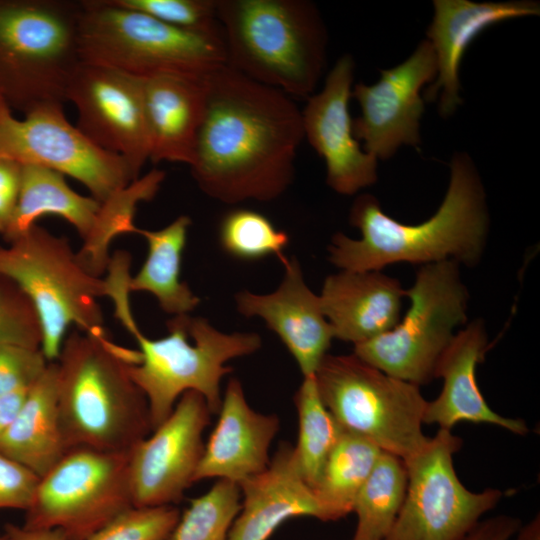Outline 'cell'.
<instances>
[{
  "mask_svg": "<svg viewBox=\"0 0 540 540\" xmlns=\"http://www.w3.org/2000/svg\"><path fill=\"white\" fill-rule=\"evenodd\" d=\"M303 139L302 111L290 96L225 65L206 79L189 167L200 190L217 201H272L292 184Z\"/></svg>",
  "mask_w": 540,
  "mask_h": 540,
  "instance_id": "1",
  "label": "cell"
},
{
  "mask_svg": "<svg viewBox=\"0 0 540 540\" xmlns=\"http://www.w3.org/2000/svg\"><path fill=\"white\" fill-rule=\"evenodd\" d=\"M450 170L441 205L433 216L415 225L388 216L373 195H359L349 222L359 229L361 238L336 233L328 246L329 261L346 271H381L395 263L477 264L489 231L484 187L468 155H454Z\"/></svg>",
  "mask_w": 540,
  "mask_h": 540,
  "instance_id": "2",
  "label": "cell"
},
{
  "mask_svg": "<svg viewBox=\"0 0 540 540\" xmlns=\"http://www.w3.org/2000/svg\"><path fill=\"white\" fill-rule=\"evenodd\" d=\"M139 350L107 334L74 330L66 335L57 367V408L67 449L129 452L152 431L147 399L128 373Z\"/></svg>",
  "mask_w": 540,
  "mask_h": 540,
  "instance_id": "3",
  "label": "cell"
},
{
  "mask_svg": "<svg viewBox=\"0 0 540 540\" xmlns=\"http://www.w3.org/2000/svg\"><path fill=\"white\" fill-rule=\"evenodd\" d=\"M227 65L290 97L308 99L322 75L327 33L306 0H216Z\"/></svg>",
  "mask_w": 540,
  "mask_h": 540,
  "instance_id": "4",
  "label": "cell"
},
{
  "mask_svg": "<svg viewBox=\"0 0 540 540\" xmlns=\"http://www.w3.org/2000/svg\"><path fill=\"white\" fill-rule=\"evenodd\" d=\"M115 316L139 346L140 362L128 364L127 369L147 399L152 430L171 414L187 391L201 394L210 412L218 414L220 382L232 372L226 363L253 354L262 345L257 333L222 332L208 319L190 314L172 316L166 322L168 334L158 339L140 331L129 303L115 306Z\"/></svg>",
  "mask_w": 540,
  "mask_h": 540,
  "instance_id": "5",
  "label": "cell"
},
{
  "mask_svg": "<svg viewBox=\"0 0 540 540\" xmlns=\"http://www.w3.org/2000/svg\"><path fill=\"white\" fill-rule=\"evenodd\" d=\"M82 62L148 78L180 75L206 78L227 65L221 27L213 31L178 28L115 0L80 1Z\"/></svg>",
  "mask_w": 540,
  "mask_h": 540,
  "instance_id": "6",
  "label": "cell"
},
{
  "mask_svg": "<svg viewBox=\"0 0 540 540\" xmlns=\"http://www.w3.org/2000/svg\"><path fill=\"white\" fill-rule=\"evenodd\" d=\"M80 1L0 0V96L24 115L66 102L82 62Z\"/></svg>",
  "mask_w": 540,
  "mask_h": 540,
  "instance_id": "7",
  "label": "cell"
},
{
  "mask_svg": "<svg viewBox=\"0 0 540 540\" xmlns=\"http://www.w3.org/2000/svg\"><path fill=\"white\" fill-rule=\"evenodd\" d=\"M0 275L14 280L35 305L41 325V351L58 359L67 330L107 334L98 298L108 296L106 279L86 272L70 241L34 224L8 245H0Z\"/></svg>",
  "mask_w": 540,
  "mask_h": 540,
  "instance_id": "8",
  "label": "cell"
},
{
  "mask_svg": "<svg viewBox=\"0 0 540 540\" xmlns=\"http://www.w3.org/2000/svg\"><path fill=\"white\" fill-rule=\"evenodd\" d=\"M314 378L322 402L342 430L403 460L428 441L422 430L427 401L419 386L384 373L354 353L327 354Z\"/></svg>",
  "mask_w": 540,
  "mask_h": 540,
  "instance_id": "9",
  "label": "cell"
},
{
  "mask_svg": "<svg viewBox=\"0 0 540 540\" xmlns=\"http://www.w3.org/2000/svg\"><path fill=\"white\" fill-rule=\"evenodd\" d=\"M410 307L389 331L354 345L353 353L384 373L420 386L435 379L437 363L466 323L469 292L459 264L421 266L405 290Z\"/></svg>",
  "mask_w": 540,
  "mask_h": 540,
  "instance_id": "10",
  "label": "cell"
},
{
  "mask_svg": "<svg viewBox=\"0 0 540 540\" xmlns=\"http://www.w3.org/2000/svg\"><path fill=\"white\" fill-rule=\"evenodd\" d=\"M132 506L128 452L74 447L40 477L23 526L86 540Z\"/></svg>",
  "mask_w": 540,
  "mask_h": 540,
  "instance_id": "11",
  "label": "cell"
},
{
  "mask_svg": "<svg viewBox=\"0 0 540 540\" xmlns=\"http://www.w3.org/2000/svg\"><path fill=\"white\" fill-rule=\"evenodd\" d=\"M462 440L439 429L425 445L404 460L407 490L403 505L385 540H463L503 497L487 488L468 490L453 465Z\"/></svg>",
  "mask_w": 540,
  "mask_h": 540,
  "instance_id": "12",
  "label": "cell"
},
{
  "mask_svg": "<svg viewBox=\"0 0 540 540\" xmlns=\"http://www.w3.org/2000/svg\"><path fill=\"white\" fill-rule=\"evenodd\" d=\"M0 157L70 176L100 203L135 181L121 157L98 147L66 119L62 105L43 106L17 119L4 102Z\"/></svg>",
  "mask_w": 540,
  "mask_h": 540,
  "instance_id": "13",
  "label": "cell"
},
{
  "mask_svg": "<svg viewBox=\"0 0 540 540\" xmlns=\"http://www.w3.org/2000/svg\"><path fill=\"white\" fill-rule=\"evenodd\" d=\"M66 101L77 109L76 127L98 147L121 157L137 180L150 157L144 78L81 62Z\"/></svg>",
  "mask_w": 540,
  "mask_h": 540,
  "instance_id": "14",
  "label": "cell"
},
{
  "mask_svg": "<svg viewBox=\"0 0 540 540\" xmlns=\"http://www.w3.org/2000/svg\"><path fill=\"white\" fill-rule=\"evenodd\" d=\"M212 413L204 397L187 391L149 437L128 452V479L134 507L177 504L194 483L203 456V432Z\"/></svg>",
  "mask_w": 540,
  "mask_h": 540,
  "instance_id": "15",
  "label": "cell"
},
{
  "mask_svg": "<svg viewBox=\"0 0 540 540\" xmlns=\"http://www.w3.org/2000/svg\"><path fill=\"white\" fill-rule=\"evenodd\" d=\"M377 83L354 86L351 97L360 106L352 120L355 139L364 142L363 150L377 159L392 157L401 145L418 146L419 126L424 113L421 88L436 78L437 62L428 40L401 64L380 70Z\"/></svg>",
  "mask_w": 540,
  "mask_h": 540,
  "instance_id": "16",
  "label": "cell"
},
{
  "mask_svg": "<svg viewBox=\"0 0 540 540\" xmlns=\"http://www.w3.org/2000/svg\"><path fill=\"white\" fill-rule=\"evenodd\" d=\"M354 60L340 57L327 75L323 89L307 99L302 111L304 138L324 159L326 183L341 195H354L377 182V158L355 139L348 104L352 93Z\"/></svg>",
  "mask_w": 540,
  "mask_h": 540,
  "instance_id": "17",
  "label": "cell"
},
{
  "mask_svg": "<svg viewBox=\"0 0 540 540\" xmlns=\"http://www.w3.org/2000/svg\"><path fill=\"white\" fill-rule=\"evenodd\" d=\"M281 263L284 275L277 289L268 294L240 291L235 294L236 309L246 318H261L296 360L303 377L313 376L328 354L333 330L296 257L285 256Z\"/></svg>",
  "mask_w": 540,
  "mask_h": 540,
  "instance_id": "18",
  "label": "cell"
},
{
  "mask_svg": "<svg viewBox=\"0 0 540 540\" xmlns=\"http://www.w3.org/2000/svg\"><path fill=\"white\" fill-rule=\"evenodd\" d=\"M238 485L241 509L227 540H268L282 523L299 516L329 521L299 470L294 447L287 442L280 444L265 470Z\"/></svg>",
  "mask_w": 540,
  "mask_h": 540,
  "instance_id": "19",
  "label": "cell"
},
{
  "mask_svg": "<svg viewBox=\"0 0 540 540\" xmlns=\"http://www.w3.org/2000/svg\"><path fill=\"white\" fill-rule=\"evenodd\" d=\"M434 16L427 30L437 62V77L427 88L425 99L439 96L441 116L452 115L462 103L459 96V66L472 40L488 26L508 19L539 15L535 1L482 2L435 0Z\"/></svg>",
  "mask_w": 540,
  "mask_h": 540,
  "instance_id": "20",
  "label": "cell"
},
{
  "mask_svg": "<svg viewBox=\"0 0 540 540\" xmlns=\"http://www.w3.org/2000/svg\"><path fill=\"white\" fill-rule=\"evenodd\" d=\"M218 414L194 482L217 478L239 484L265 470L271 459V442L279 430V418L254 411L237 378L228 381Z\"/></svg>",
  "mask_w": 540,
  "mask_h": 540,
  "instance_id": "21",
  "label": "cell"
},
{
  "mask_svg": "<svg viewBox=\"0 0 540 540\" xmlns=\"http://www.w3.org/2000/svg\"><path fill=\"white\" fill-rule=\"evenodd\" d=\"M487 349L488 336L480 319L457 331L437 363L435 378L443 379V388L437 398L427 401L424 424L451 431L459 422L468 421L496 425L518 435L529 432L525 421L501 416L485 401L476 381V366Z\"/></svg>",
  "mask_w": 540,
  "mask_h": 540,
  "instance_id": "22",
  "label": "cell"
},
{
  "mask_svg": "<svg viewBox=\"0 0 540 540\" xmlns=\"http://www.w3.org/2000/svg\"><path fill=\"white\" fill-rule=\"evenodd\" d=\"M404 297L400 281L382 271L340 270L325 278L319 294L334 338L353 345L391 330Z\"/></svg>",
  "mask_w": 540,
  "mask_h": 540,
  "instance_id": "23",
  "label": "cell"
},
{
  "mask_svg": "<svg viewBox=\"0 0 540 540\" xmlns=\"http://www.w3.org/2000/svg\"><path fill=\"white\" fill-rule=\"evenodd\" d=\"M206 79L180 75L144 78L149 160L153 163H192L204 118Z\"/></svg>",
  "mask_w": 540,
  "mask_h": 540,
  "instance_id": "24",
  "label": "cell"
},
{
  "mask_svg": "<svg viewBox=\"0 0 540 540\" xmlns=\"http://www.w3.org/2000/svg\"><path fill=\"white\" fill-rule=\"evenodd\" d=\"M67 450L57 408V367L50 362L0 436V452L42 477Z\"/></svg>",
  "mask_w": 540,
  "mask_h": 540,
  "instance_id": "25",
  "label": "cell"
},
{
  "mask_svg": "<svg viewBox=\"0 0 540 540\" xmlns=\"http://www.w3.org/2000/svg\"><path fill=\"white\" fill-rule=\"evenodd\" d=\"M100 206L93 197L74 191L63 174L37 165H21L18 203L2 236L8 243L36 224L40 217L55 215L70 223L84 241L94 226Z\"/></svg>",
  "mask_w": 540,
  "mask_h": 540,
  "instance_id": "26",
  "label": "cell"
},
{
  "mask_svg": "<svg viewBox=\"0 0 540 540\" xmlns=\"http://www.w3.org/2000/svg\"><path fill=\"white\" fill-rule=\"evenodd\" d=\"M191 219L180 215L158 230L136 227L135 232L147 242L146 259L134 277H130L131 292H148L160 308L172 316L192 312L200 303L189 285L180 278L182 255Z\"/></svg>",
  "mask_w": 540,
  "mask_h": 540,
  "instance_id": "27",
  "label": "cell"
},
{
  "mask_svg": "<svg viewBox=\"0 0 540 540\" xmlns=\"http://www.w3.org/2000/svg\"><path fill=\"white\" fill-rule=\"evenodd\" d=\"M381 452L369 439L343 430L313 489L329 521L353 512L355 499Z\"/></svg>",
  "mask_w": 540,
  "mask_h": 540,
  "instance_id": "28",
  "label": "cell"
},
{
  "mask_svg": "<svg viewBox=\"0 0 540 540\" xmlns=\"http://www.w3.org/2000/svg\"><path fill=\"white\" fill-rule=\"evenodd\" d=\"M165 176V171L152 169L101 203L89 236L76 252V258L86 272L101 277L107 271L112 240L118 235L135 232L137 205L156 196Z\"/></svg>",
  "mask_w": 540,
  "mask_h": 540,
  "instance_id": "29",
  "label": "cell"
},
{
  "mask_svg": "<svg viewBox=\"0 0 540 540\" xmlns=\"http://www.w3.org/2000/svg\"><path fill=\"white\" fill-rule=\"evenodd\" d=\"M407 482L404 460L382 451L355 499L352 540L386 539L403 505Z\"/></svg>",
  "mask_w": 540,
  "mask_h": 540,
  "instance_id": "30",
  "label": "cell"
},
{
  "mask_svg": "<svg viewBox=\"0 0 540 540\" xmlns=\"http://www.w3.org/2000/svg\"><path fill=\"white\" fill-rule=\"evenodd\" d=\"M294 402L299 422L294 453L303 478L314 489L343 430L322 402L314 375L303 377Z\"/></svg>",
  "mask_w": 540,
  "mask_h": 540,
  "instance_id": "31",
  "label": "cell"
},
{
  "mask_svg": "<svg viewBox=\"0 0 540 540\" xmlns=\"http://www.w3.org/2000/svg\"><path fill=\"white\" fill-rule=\"evenodd\" d=\"M241 498L237 483L218 479L180 514L171 540H227L241 509Z\"/></svg>",
  "mask_w": 540,
  "mask_h": 540,
  "instance_id": "32",
  "label": "cell"
},
{
  "mask_svg": "<svg viewBox=\"0 0 540 540\" xmlns=\"http://www.w3.org/2000/svg\"><path fill=\"white\" fill-rule=\"evenodd\" d=\"M221 248L231 257L242 261H257L275 256L281 261L289 244V235L277 229L262 213L236 208L227 212L219 224Z\"/></svg>",
  "mask_w": 540,
  "mask_h": 540,
  "instance_id": "33",
  "label": "cell"
},
{
  "mask_svg": "<svg viewBox=\"0 0 540 540\" xmlns=\"http://www.w3.org/2000/svg\"><path fill=\"white\" fill-rule=\"evenodd\" d=\"M0 344L40 349L42 325L27 293L12 279L0 275Z\"/></svg>",
  "mask_w": 540,
  "mask_h": 540,
  "instance_id": "34",
  "label": "cell"
},
{
  "mask_svg": "<svg viewBox=\"0 0 540 540\" xmlns=\"http://www.w3.org/2000/svg\"><path fill=\"white\" fill-rule=\"evenodd\" d=\"M180 514L173 505L132 506L86 540H171Z\"/></svg>",
  "mask_w": 540,
  "mask_h": 540,
  "instance_id": "35",
  "label": "cell"
},
{
  "mask_svg": "<svg viewBox=\"0 0 540 540\" xmlns=\"http://www.w3.org/2000/svg\"><path fill=\"white\" fill-rule=\"evenodd\" d=\"M169 25L192 31H213L220 28L216 0H115Z\"/></svg>",
  "mask_w": 540,
  "mask_h": 540,
  "instance_id": "36",
  "label": "cell"
},
{
  "mask_svg": "<svg viewBox=\"0 0 540 540\" xmlns=\"http://www.w3.org/2000/svg\"><path fill=\"white\" fill-rule=\"evenodd\" d=\"M49 363L41 349L0 344V394L29 389Z\"/></svg>",
  "mask_w": 540,
  "mask_h": 540,
  "instance_id": "37",
  "label": "cell"
},
{
  "mask_svg": "<svg viewBox=\"0 0 540 540\" xmlns=\"http://www.w3.org/2000/svg\"><path fill=\"white\" fill-rule=\"evenodd\" d=\"M40 477L0 452V509L26 511L33 500Z\"/></svg>",
  "mask_w": 540,
  "mask_h": 540,
  "instance_id": "38",
  "label": "cell"
},
{
  "mask_svg": "<svg viewBox=\"0 0 540 540\" xmlns=\"http://www.w3.org/2000/svg\"><path fill=\"white\" fill-rule=\"evenodd\" d=\"M21 164L0 157V234L7 230L19 198Z\"/></svg>",
  "mask_w": 540,
  "mask_h": 540,
  "instance_id": "39",
  "label": "cell"
},
{
  "mask_svg": "<svg viewBox=\"0 0 540 540\" xmlns=\"http://www.w3.org/2000/svg\"><path fill=\"white\" fill-rule=\"evenodd\" d=\"M519 518L497 515L481 520L463 540H510L521 527Z\"/></svg>",
  "mask_w": 540,
  "mask_h": 540,
  "instance_id": "40",
  "label": "cell"
},
{
  "mask_svg": "<svg viewBox=\"0 0 540 540\" xmlns=\"http://www.w3.org/2000/svg\"><path fill=\"white\" fill-rule=\"evenodd\" d=\"M4 534L8 540H67L60 529H30L6 524Z\"/></svg>",
  "mask_w": 540,
  "mask_h": 540,
  "instance_id": "41",
  "label": "cell"
},
{
  "mask_svg": "<svg viewBox=\"0 0 540 540\" xmlns=\"http://www.w3.org/2000/svg\"><path fill=\"white\" fill-rule=\"evenodd\" d=\"M27 392L28 389L0 394V436L15 418Z\"/></svg>",
  "mask_w": 540,
  "mask_h": 540,
  "instance_id": "42",
  "label": "cell"
},
{
  "mask_svg": "<svg viewBox=\"0 0 540 540\" xmlns=\"http://www.w3.org/2000/svg\"><path fill=\"white\" fill-rule=\"evenodd\" d=\"M513 540H540V516L537 514L527 524L521 525Z\"/></svg>",
  "mask_w": 540,
  "mask_h": 540,
  "instance_id": "43",
  "label": "cell"
},
{
  "mask_svg": "<svg viewBox=\"0 0 540 540\" xmlns=\"http://www.w3.org/2000/svg\"><path fill=\"white\" fill-rule=\"evenodd\" d=\"M0 540H8L5 534L0 535Z\"/></svg>",
  "mask_w": 540,
  "mask_h": 540,
  "instance_id": "44",
  "label": "cell"
},
{
  "mask_svg": "<svg viewBox=\"0 0 540 540\" xmlns=\"http://www.w3.org/2000/svg\"><path fill=\"white\" fill-rule=\"evenodd\" d=\"M4 103V100L0 96V106Z\"/></svg>",
  "mask_w": 540,
  "mask_h": 540,
  "instance_id": "45",
  "label": "cell"
}]
</instances>
